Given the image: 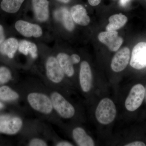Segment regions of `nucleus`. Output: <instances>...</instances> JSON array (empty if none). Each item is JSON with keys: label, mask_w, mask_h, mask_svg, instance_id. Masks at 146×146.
Here are the masks:
<instances>
[{"label": "nucleus", "mask_w": 146, "mask_h": 146, "mask_svg": "<svg viewBox=\"0 0 146 146\" xmlns=\"http://www.w3.org/2000/svg\"><path fill=\"white\" fill-rule=\"evenodd\" d=\"M117 109L114 102L108 98L100 102L96 111V117L98 121L103 125H108L116 117Z\"/></svg>", "instance_id": "f257e3e1"}, {"label": "nucleus", "mask_w": 146, "mask_h": 146, "mask_svg": "<svg viewBox=\"0 0 146 146\" xmlns=\"http://www.w3.org/2000/svg\"><path fill=\"white\" fill-rule=\"evenodd\" d=\"M27 100L31 107L38 112L48 114L52 111L53 107L51 100L45 94L31 93L28 96Z\"/></svg>", "instance_id": "f03ea898"}, {"label": "nucleus", "mask_w": 146, "mask_h": 146, "mask_svg": "<svg viewBox=\"0 0 146 146\" xmlns=\"http://www.w3.org/2000/svg\"><path fill=\"white\" fill-rule=\"evenodd\" d=\"M51 100L53 108L61 117L70 119L74 116L75 113L74 108L60 94L54 92L51 96Z\"/></svg>", "instance_id": "7ed1b4c3"}, {"label": "nucleus", "mask_w": 146, "mask_h": 146, "mask_svg": "<svg viewBox=\"0 0 146 146\" xmlns=\"http://www.w3.org/2000/svg\"><path fill=\"white\" fill-rule=\"evenodd\" d=\"M145 88L141 84L134 85L125 102L126 109L131 112L135 111L140 107L145 98Z\"/></svg>", "instance_id": "20e7f679"}, {"label": "nucleus", "mask_w": 146, "mask_h": 146, "mask_svg": "<svg viewBox=\"0 0 146 146\" xmlns=\"http://www.w3.org/2000/svg\"><path fill=\"white\" fill-rule=\"evenodd\" d=\"M23 125V121L18 117L0 115V132L9 135L18 133Z\"/></svg>", "instance_id": "39448f33"}, {"label": "nucleus", "mask_w": 146, "mask_h": 146, "mask_svg": "<svg viewBox=\"0 0 146 146\" xmlns=\"http://www.w3.org/2000/svg\"><path fill=\"white\" fill-rule=\"evenodd\" d=\"M131 66L136 70L146 67V42H139L132 50L131 58Z\"/></svg>", "instance_id": "423d86ee"}, {"label": "nucleus", "mask_w": 146, "mask_h": 146, "mask_svg": "<svg viewBox=\"0 0 146 146\" xmlns=\"http://www.w3.org/2000/svg\"><path fill=\"white\" fill-rule=\"evenodd\" d=\"M46 74L51 81L58 83L62 81L64 77V73L60 67L57 58L54 56H50L47 59L46 65Z\"/></svg>", "instance_id": "0eeeda50"}, {"label": "nucleus", "mask_w": 146, "mask_h": 146, "mask_svg": "<svg viewBox=\"0 0 146 146\" xmlns=\"http://www.w3.org/2000/svg\"><path fill=\"white\" fill-rule=\"evenodd\" d=\"M99 40L103 44L107 46L111 51H116L123 44V39L118 35L116 31L103 32L99 34Z\"/></svg>", "instance_id": "6e6552de"}, {"label": "nucleus", "mask_w": 146, "mask_h": 146, "mask_svg": "<svg viewBox=\"0 0 146 146\" xmlns=\"http://www.w3.org/2000/svg\"><path fill=\"white\" fill-rule=\"evenodd\" d=\"M15 28L23 36L27 37H40L43 34L42 29L36 24L20 20L15 23Z\"/></svg>", "instance_id": "1a4fd4ad"}, {"label": "nucleus", "mask_w": 146, "mask_h": 146, "mask_svg": "<svg viewBox=\"0 0 146 146\" xmlns=\"http://www.w3.org/2000/svg\"><path fill=\"white\" fill-rule=\"evenodd\" d=\"M130 58V51L127 47L121 49L114 56L111 67L112 70L116 72H121L124 70L129 62Z\"/></svg>", "instance_id": "9d476101"}, {"label": "nucleus", "mask_w": 146, "mask_h": 146, "mask_svg": "<svg viewBox=\"0 0 146 146\" xmlns=\"http://www.w3.org/2000/svg\"><path fill=\"white\" fill-rule=\"evenodd\" d=\"M79 78L82 91L89 92L92 86V75L90 65L86 61H82L80 65Z\"/></svg>", "instance_id": "9b49d317"}, {"label": "nucleus", "mask_w": 146, "mask_h": 146, "mask_svg": "<svg viewBox=\"0 0 146 146\" xmlns=\"http://www.w3.org/2000/svg\"><path fill=\"white\" fill-rule=\"evenodd\" d=\"M32 3L36 19L40 22L46 21L49 16L48 0H32Z\"/></svg>", "instance_id": "f8f14e48"}, {"label": "nucleus", "mask_w": 146, "mask_h": 146, "mask_svg": "<svg viewBox=\"0 0 146 146\" xmlns=\"http://www.w3.org/2000/svg\"><path fill=\"white\" fill-rule=\"evenodd\" d=\"M70 13L73 21L76 23L85 26L90 23V18L87 15L86 9L82 5H77L74 6L71 8Z\"/></svg>", "instance_id": "ddd939ff"}, {"label": "nucleus", "mask_w": 146, "mask_h": 146, "mask_svg": "<svg viewBox=\"0 0 146 146\" xmlns=\"http://www.w3.org/2000/svg\"><path fill=\"white\" fill-rule=\"evenodd\" d=\"M18 46L19 42L18 40L13 37H10L4 41L0 46V52L3 55L7 56L9 58H12Z\"/></svg>", "instance_id": "4468645a"}, {"label": "nucleus", "mask_w": 146, "mask_h": 146, "mask_svg": "<svg viewBox=\"0 0 146 146\" xmlns=\"http://www.w3.org/2000/svg\"><path fill=\"white\" fill-rule=\"evenodd\" d=\"M73 136L77 144L80 146H95L93 139L81 127H76L73 131Z\"/></svg>", "instance_id": "2eb2a0df"}, {"label": "nucleus", "mask_w": 146, "mask_h": 146, "mask_svg": "<svg viewBox=\"0 0 146 146\" xmlns=\"http://www.w3.org/2000/svg\"><path fill=\"white\" fill-rule=\"evenodd\" d=\"M58 63L64 73L68 76H72L74 73L71 56L65 53H60L56 57Z\"/></svg>", "instance_id": "dca6fc26"}, {"label": "nucleus", "mask_w": 146, "mask_h": 146, "mask_svg": "<svg viewBox=\"0 0 146 146\" xmlns=\"http://www.w3.org/2000/svg\"><path fill=\"white\" fill-rule=\"evenodd\" d=\"M109 23L106 27L108 31H116L123 27L127 21V18L122 13L115 14L110 16Z\"/></svg>", "instance_id": "f3484780"}, {"label": "nucleus", "mask_w": 146, "mask_h": 146, "mask_svg": "<svg viewBox=\"0 0 146 146\" xmlns=\"http://www.w3.org/2000/svg\"><path fill=\"white\" fill-rule=\"evenodd\" d=\"M18 50L25 55L30 54L33 58L37 56V48L36 44L33 42L26 40H23L19 43Z\"/></svg>", "instance_id": "a211bd4d"}, {"label": "nucleus", "mask_w": 146, "mask_h": 146, "mask_svg": "<svg viewBox=\"0 0 146 146\" xmlns=\"http://www.w3.org/2000/svg\"><path fill=\"white\" fill-rule=\"evenodd\" d=\"M25 0H2L1 7L3 10L8 13H16L21 8Z\"/></svg>", "instance_id": "6ab92c4d"}, {"label": "nucleus", "mask_w": 146, "mask_h": 146, "mask_svg": "<svg viewBox=\"0 0 146 146\" xmlns=\"http://www.w3.org/2000/svg\"><path fill=\"white\" fill-rule=\"evenodd\" d=\"M19 95L7 86L0 87V100L4 101H12L19 98Z\"/></svg>", "instance_id": "aec40b11"}, {"label": "nucleus", "mask_w": 146, "mask_h": 146, "mask_svg": "<svg viewBox=\"0 0 146 146\" xmlns=\"http://www.w3.org/2000/svg\"><path fill=\"white\" fill-rule=\"evenodd\" d=\"M62 13L64 27L68 31H73L74 29L75 25L70 12L67 9L63 8L62 10Z\"/></svg>", "instance_id": "412c9836"}, {"label": "nucleus", "mask_w": 146, "mask_h": 146, "mask_svg": "<svg viewBox=\"0 0 146 146\" xmlns=\"http://www.w3.org/2000/svg\"><path fill=\"white\" fill-rule=\"evenodd\" d=\"M9 69L5 67H0V85L8 82L11 78Z\"/></svg>", "instance_id": "4be33fe9"}, {"label": "nucleus", "mask_w": 146, "mask_h": 146, "mask_svg": "<svg viewBox=\"0 0 146 146\" xmlns=\"http://www.w3.org/2000/svg\"><path fill=\"white\" fill-rule=\"evenodd\" d=\"M29 146H46L47 144L45 141L39 139L34 138L29 143Z\"/></svg>", "instance_id": "5701e85b"}, {"label": "nucleus", "mask_w": 146, "mask_h": 146, "mask_svg": "<svg viewBox=\"0 0 146 146\" xmlns=\"http://www.w3.org/2000/svg\"><path fill=\"white\" fill-rule=\"evenodd\" d=\"M71 58L73 64H77L80 61V58L78 54H72Z\"/></svg>", "instance_id": "b1692460"}, {"label": "nucleus", "mask_w": 146, "mask_h": 146, "mask_svg": "<svg viewBox=\"0 0 146 146\" xmlns=\"http://www.w3.org/2000/svg\"><path fill=\"white\" fill-rule=\"evenodd\" d=\"M5 38V35L3 27L2 25H0V46L4 41Z\"/></svg>", "instance_id": "393cba45"}, {"label": "nucleus", "mask_w": 146, "mask_h": 146, "mask_svg": "<svg viewBox=\"0 0 146 146\" xmlns=\"http://www.w3.org/2000/svg\"><path fill=\"white\" fill-rule=\"evenodd\" d=\"M125 146H145V144L141 141H135L129 143L125 145Z\"/></svg>", "instance_id": "a878e982"}, {"label": "nucleus", "mask_w": 146, "mask_h": 146, "mask_svg": "<svg viewBox=\"0 0 146 146\" xmlns=\"http://www.w3.org/2000/svg\"><path fill=\"white\" fill-rule=\"evenodd\" d=\"M101 0H88V2L90 5L93 6L98 5L101 2Z\"/></svg>", "instance_id": "bb28decb"}, {"label": "nucleus", "mask_w": 146, "mask_h": 146, "mask_svg": "<svg viewBox=\"0 0 146 146\" xmlns=\"http://www.w3.org/2000/svg\"><path fill=\"white\" fill-rule=\"evenodd\" d=\"M57 146H73L72 144L69 142H66V141H63L58 143L56 145Z\"/></svg>", "instance_id": "cd10ccee"}, {"label": "nucleus", "mask_w": 146, "mask_h": 146, "mask_svg": "<svg viewBox=\"0 0 146 146\" xmlns=\"http://www.w3.org/2000/svg\"><path fill=\"white\" fill-rule=\"evenodd\" d=\"M130 1V0H120V4L123 6H125Z\"/></svg>", "instance_id": "c85d7f7f"}, {"label": "nucleus", "mask_w": 146, "mask_h": 146, "mask_svg": "<svg viewBox=\"0 0 146 146\" xmlns=\"http://www.w3.org/2000/svg\"><path fill=\"white\" fill-rule=\"evenodd\" d=\"M57 1H59L61 2L67 3L70 2L71 0H57Z\"/></svg>", "instance_id": "c756f323"}, {"label": "nucleus", "mask_w": 146, "mask_h": 146, "mask_svg": "<svg viewBox=\"0 0 146 146\" xmlns=\"http://www.w3.org/2000/svg\"><path fill=\"white\" fill-rule=\"evenodd\" d=\"M4 105L3 104L1 103L0 102V110L2 109L4 107Z\"/></svg>", "instance_id": "7c9ffc66"}, {"label": "nucleus", "mask_w": 146, "mask_h": 146, "mask_svg": "<svg viewBox=\"0 0 146 146\" xmlns=\"http://www.w3.org/2000/svg\"><path fill=\"white\" fill-rule=\"evenodd\" d=\"M145 100L146 102V87L145 89Z\"/></svg>", "instance_id": "2f4dec72"}]
</instances>
